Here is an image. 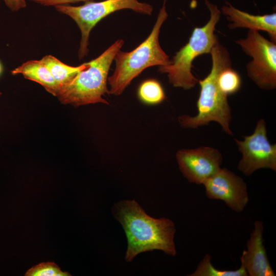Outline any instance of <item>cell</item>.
Listing matches in <instances>:
<instances>
[{"label": "cell", "instance_id": "obj_1", "mask_svg": "<svg viewBox=\"0 0 276 276\" xmlns=\"http://www.w3.org/2000/svg\"><path fill=\"white\" fill-rule=\"evenodd\" d=\"M114 213L127 236L125 260L131 262L141 252L160 250L166 254H176L174 237L175 228L170 219L148 216L134 200H125L115 205Z\"/></svg>", "mask_w": 276, "mask_h": 276}, {"label": "cell", "instance_id": "obj_2", "mask_svg": "<svg viewBox=\"0 0 276 276\" xmlns=\"http://www.w3.org/2000/svg\"><path fill=\"white\" fill-rule=\"evenodd\" d=\"M210 54L212 58L210 72L204 79L198 82L200 93L197 101V114L194 117L182 115L179 117L178 121L183 127L193 128L215 121L221 126L224 132L228 135H233L229 128L232 115L227 96L222 92L218 83L221 72L232 66L229 53L218 39Z\"/></svg>", "mask_w": 276, "mask_h": 276}, {"label": "cell", "instance_id": "obj_3", "mask_svg": "<svg viewBox=\"0 0 276 276\" xmlns=\"http://www.w3.org/2000/svg\"><path fill=\"white\" fill-rule=\"evenodd\" d=\"M166 1L148 37L136 48L130 52L119 50L114 57L113 73L108 77L110 88L108 94L118 96L123 93L132 80L145 69L152 66L166 65L171 60L160 47L159 35L162 26L168 16Z\"/></svg>", "mask_w": 276, "mask_h": 276}, {"label": "cell", "instance_id": "obj_4", "mask_svg": "<svg viewBox=\"0 0 276 276\" xmlns=\"http://www.w3.org/2000/svg\"><path fill=\"white\" fill-rule=\"evenodd\" d=\"M123 44L122 39L116 40L98 57L87 62L85 68L60 88L56 96L59 101L74 107L98 103L108 104L103 96L108 93V72Z\"/></svg>", "mask_w": 276, "mask_h": 276}, {"label": "cell", "instance_id": "obj_5", "mask_svg": "<svg viewBox=\"0 0 276 276\" xmlns=\"http://www.w3.org/2000/svg\"><path fill=\"white\" fill-rule=\"evenodd\" d=\"M204 1L210 12L209 21L202 27L194 28L188 42L175 53L170 64L158 67V71L167 74L174 87L190 89L195 86L198 80L192 72L193 61L201 55L210 53L218 39L214 32L221 11L216 5Z\"/></svg>", "mask_w": 276, "mask_h": 276}, {"label": "cell", "instance_id": "obj_6", "mask_svg": "<svg viewBox=\"0 0 276 276\" xmlns=\"http://www.w3.org/2000/svg\"><path fill=\"white\" fill-rule=\"evenodd\" d=\"M56 10L72 18L80 30L81 38L78 51L80 59L88 52L89 37L91 30L101 19L107 15L123 9H130L137 13L150 15L153 10L149 4L138 0H104L86 2L83 5L73 6L61 5Z\"/></svg>", "mask_w": 276, "mask_h": 276}, {"label": "cell", "instance_id": "obj_7", "mask_svg": "<svg viewBox=\"0 0 276 276\" xmlns=\"http://www.w3.org/2000/svg\"><path fill=\"white\" fill-rule=\"evenodd\" d=\"M236 42L252 58L246 66L248 77L261 89L275 88V42L267 39L258 31L250 30L246 38Z\"/></svg>", "mask_w": 276, "mask_h": 276}, {"label": "cell", "instance_id": "obj_8", "mask_svg": "<svg viewBox=\"0 0 276 276\" xmlns=\"http://www.w3.org/2000/svg\"><path fill=\"white\" fill-rule=\"evenodd\" d=\"M243 141L235 139L242 158L237 168L246 176L256 170L268 168L276 171V144H271L267 136L266 123L260 119L254 132L244 137Z\"/></svg>", "mask_w": 276, "mask_h": 276}, {"label": "cell", "instance_id": "obj_9", "mask_svg": "<svg viewBox=\"0 0 276 276\" xmlns=\"http://www.w3.org/2000/svg\"><path fill=\"white\" fill-rule=\"evenodd\" d=\"M179 169L190 182L203 183L221 168L222 156L216 149L201 146L193 149H182L176 154Z\"/></svg>", "mask_w": 276, "mask_h": 276}, {"label": "cell", "instance_id": "obj_10", "mask_svg": "<svg viewBox=\"0 0 276 276\" xmlns=\"http://www.w3.org/2000/svg\"><path fill=\"white\" fill-rule=\"evenodd\" d=\"M203 185L208 198L222 200L237 212H242L248 202L246 183L226 168H220Z\"/></svg>", "mask_w": 276, "mask_h": 276}, {"label": "cell", "instance_id": "obj_11", "mask_svg": "<svg viewBox=\"0 0 276 276\" xmlns=\"http://www.w3.org/2000/svg\"><path fill=\"white\" fill-rule=\"evenodd\" d=\"M263 231L262 222L256 221L247 242V250H243L240 258L241 263L250 276L275 275L263 244Z\"/></svg>", "mask_w": 276, "mask_h": 276}, {"label": "cell", "instance_id": "obj_12", "mask_svg": "<svg viewBox=\"0 0 276 276\" xmlns=\"http://www.w3.org/2000/svg\"><path fill=\"white\" fill-rule=\"evenodd\" d=\"M222 13L231 22L228 28L231 29L244 28L250 30L266 32L270 40L276 41V13L263 15H253L242 11L228 2L222 7Z\"/></svg>", "mask_w": 276, "mask_h": 276}, {"label": "cell", "instance_id": "obj_13", "mask_svg": "<svg viewBox=\"0 0 276 276\" xmlns=\"http://www.w3.org/2000/svg\"><path fill=\"white\" fill-rule=\"evenodd\" d=\"M13 75L21 74L26 79L40 84L49 93L56 96L59 87L48 67L40 60H29L11 71Z\"/></svg>", "mask_w": 276, "mask_h": 276}, {"label": "cell", "instance_id": "obj_14", "mask_svg": "<svg viewBox=\"0 0 276 276\" xmlns=\"http://www.w3.org/2000/svg\"><path fill=\"white\" fill-rule=\"evenodd\" d=\"M40 60L49 69L59 89L68 83L78 73L87 66V62L77 66H70L51 55L44 56Z\"/></svg>", "mask_w": 276, "mask_h": 276}, {"label": "cell", "instance_id": "obj_15", "mask_svg": "<svg viewBox=\"0 0 276 276\" xmlns=\"http://www.w3.org/2000/svg\"><path fill=\"white\" fill-rule=\"evenodd\" d=\"M137 95L142 102L149 105L160 103L166 98L163 87L155 79L143 81L138 88Z\"/></svg>", "mask_w": 276, "mask_h": 276}, {"label": "cell", "instance_id": "obj_16", "mask_svg": "<svg viewBox=\"0 0 276 276\" xmlns=\"http://www.w3.org/2000/svg\"><path fill=\"white\" fill-rule=\"evenodd\" d=\"M211 257L206 254L199 262L194 272L190 276H247V271L244 265L241 264L240 268L235 270H220L216 268L212 264Z\"/></svg>", "mask_w": 276, "mask_h": 276}, {"label": "cell", "instance_id": "obj_17", "mask_svg": "<svg viewBox=\"0 0 276 276\" xmlns=\"http://www.w3.org/2000/svg\"><path fill=\"white\" fill-rule=\"evenodd\" d=\"M218 83L222 92L228 96L237 93L240 89L242 80L239 73L229 66L221 72Z\"/></svg>", "mask_w": 276, "mask_h": 276}, {"label": "cell", "instance_id": "obj_18", "mask_svg": "<svg viewBox=\"0 0 276 276\" xmlns=\"http://www.w3.org/2000/svg\"><path fill=\"white\" fill-rule=\"evenodd\" d=\"M26 276H70L66 271H62L54 262H42L30 268Z\"/></svg>", "mask_w": 276, "mask_h": 276}, {"label": "cell", "instance_id": "obj_19", "mask_svg": "<svg viewBox=\"0 0 276 276\" xmlns=\"http://www.w3.org/2000/svg\"><path fill=\"white\" fill-rule=\"evenodd\" d=\"M44 6H56L61 5H67L80 2H88L91 0H29Z\"/></svg>", "mask_w": 276, "mask_h": 276}, {"label": "cell", "instance_id": "obj_20", "mask_svg": "<svg viewBox=\"0 0 276 276\" xmlns=\"http://www.w3.org/2000/svg\"><path fill=\"white\" fill-rule=\"evenodd\" d=\"M12 11H17L27 6V0H3Z\"/></svg>", "mask_w": 276, "mask_h": 276}, {"label": "cell", "instance_id": "obj_21", "mask_svg": "<svg viewBox=\"0 0 276 276\" xmlns=\"http://www.w3.org/2000/svg\"><path fill=\"white\" fill-rule=\"evenodd\" d=\"M2 71H3V67H2V65L0 62V75L2 74Z\"/></svg>", "mask_w": 276, "mask_h": 276}, {"label": "cell", "instance_id": "obj_22", "mask_svg": "<svg viewBox=\"0 0 276 276\" xmlns=\"http://www.w3.org/2000/svg\"><path fill=\"white\" fill-rule=\"evenodd\" d=\"M1 95H2V93L0 92V97L1 96Z\"/></svg>", "mask_w": 276, "mask_h": 276}]
</instances>
